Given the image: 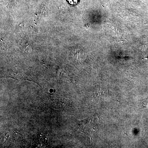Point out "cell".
I'll list each match as a JSON object with an SVG mask.
<instances>
[{
	"instance_id": "1",
	"label": "cell",
	"mask_w": 148,
	"mask_h": 148,
	"mask_svg": "<svg viewBox=\"0 0 148 148\" xmlns=\"http://www.w3.org/2000/svg\"><path fill=\"white\" fill-rule=\"evenodd\" d=\"M69 3L71 5H76L78 3L79 0H67Z\"/></svg>"
}]
</instances>
